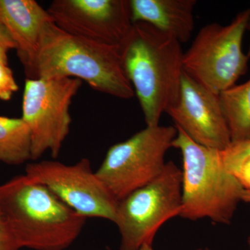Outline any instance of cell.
<instances>
[{"label": "cell", "mask_w": 250, "mask_h": 250, "mask_svg": "<svg viewBox=\"0 0 250 250\" xmlns=\"http://www.w3.org/2000/svg\"><path fill=\"white\" fill-rule=\"evenodd\" d=\"M120 49L146 126H157L162 115L179 100L184 71L181 42L147 23L138 22L133 23Z\"/></svg>", "instance_id": "cell-1"}, {"label": "cell", "mask_w": 250, "mask_h": 250, "mask_svg": "<svg viewBox=\"0 0 250 250\" xmlns=\"http://www.w3.org/2000/svg\"><path fill=\"white\" fill-rule=\"evenodd\" d=\"M27 79L68 77L84 81L93 90L124 100L135 92L118 47L95 43L47 23L35 57L24 67Z\"/></svg>", "instance_id": "cell-2"}, {"label": "cell", "mask_w": 250, "mask_h": 250, "mask_svg": "<svg viewBox=\"0 0 250 250\" xmlns=\"http://www.w3.org/2000/svg\"><path fill=\"white\" fill-rule=\"evenodd\" d=\"M0 207L21 249L66 250L80 236L86 222L25 174L0 185Z\"/></svg>", "instance_id": "cell-3"}, {"label": "cell", "mask_w": 250, "mask_h": 250, "mask_svg": "<svg viewBox=\"0 0 250 250\" xmlns=\"http://www.w3.org/2000/svg\"><path fill=\"white\" fill-rule=\"evenodd\" d=\"M176 128L172 147L180 150L183 161L179 216L191 221L208 218L215 223L229 225L244 189L224 166L221 150L200 146Z\"/></svg>", "instance_id": "cell-4"}, {"label": "cell", "mask_w": 250, "mask_h": 250, "mask_svg": "<svg viewBox=\"0 0 250 250\" xmlns=\"http://www.w3.org/2000/svg\"><path fill=\"white\" fill-rule=\"evenodd\" d=\"M250 22V9L237 14L229 24L202 27L184 53V71L217 95L235 85L248 71V55L242 49Z\"/></svg>", "instance_id": "cell-5"}, {"label": "cell", "mask_w": 250, "mask_h": 250, "mask_svg": "<svg viewBox=\"0 0 250 250\" xmlns=\"http://www.w3.org/2000/svg\"><path fill=\"white\" fill-rule=\"evenodd\" d=\"M182 204V170L170 161L151 183L118 202L113 223L121 236L120 250L152 246L161 227L180 215Z\"/></svg>", "instance_id": "cell-6"}, {"label": "cell", "mask_w": 250, "mask_h": 250, "mask_svg": "<svg viewBox=\"0 0 250 250\" xmlns=\"http://www.w3.org/2000/svg\"><path fill=\"white\" fill-rule=\"evenodd\" d=\"M177 134L174 126H147L108 149L95 171L118 202L151 183L166 166L165 156Z\"/></svg>", "instance_id": "cell-7"}, {"label": "cell", "mask_w": 250, "mask_h": 250, "mask_svg": "<svg viewBox=\"0 0 250 250\" xmlns=\"http://www.w3.org/2000/svg\"><path fill=\"white\" fill-rule=\"evenodd\" d=\"M82 85L68 77L26 79L22 99L23 121L30 129L31 160L49 152L57 159L70 133V106Z\"/></svg>", "instance_id": "cell-8"}, {"label": "cell", "mask_w": 250, "mask_h": 250, "mask_svg": "<svg viewBox=\"0 0 250 250\" xmlns=\"http://www.w3.org/2000/svg\"><path fill=\"white\" fill-rule=\"evenodd\" d=\"M25 174L45 186L82 216L114 222L118 202L93 170L87 158L73 164L55 159L36 161L27 164Z\"/></svg>", "instance_id": "cell-9"}, {"label": "cell", "mask_w": 250, "mask_h": 250, "mask_svg": "<svg viewBox=\"0 0 250 250\" xmlns=\"http://www.w3.org/2000/svg\"><path fill=\"white\" fill-rule=\"evenodd\" d=\"M47 11L65 32L118 48L133 27L130 0H54Z\"/></svg>", "instance_id": "cell-10"}, {"label": "cell", "mask_w": 250, "mask_h": 250, "mask_svg": "<svg viewBox=\"0 0 250 250\" xmlns=\"http://www.w3.org/2000/svg\"><path fill=\"white\" fill-rule=\"evenodd\" d=\"M166 113L194 142L223 150L231 143L220 96L183 71L177 103Z\"/></svg>", "instance_id": "cell-11"}, {"label": "cell", "mask_w": 250, "mask_h": 250, "mask_svg": "<svg viewBox=\"0 0 250 250\" xmlns=\"http://www.w3.org/2000/svg\"><path fill=\"white\" fill-rule=\"evenodd\" d=\"M0 22L14 41L24 68L35 57L44 27L54 21L34 0H0Z\"/></svg>", "instance_id": "cell-12"}, {"label": "cell", "mask_w": 250, "mask_h": 250, "mask_svg": "<svg viewBox=\"0 0 250 250\" xmlns=\"http://www.w3.org/2000/svg\"><path fill=\"white\" fill-rule=\"evenodd\" d=\"M195 0H130L133 23H147L187 42L194 29Z\"/></svg>", "instance_id": "cell-13"}, {"label": "cell", "mask_w": 250, "mask_h": 250, "mask_svg": "<svg viewBox=\"0 0 250 250\" xmlns=\"http://www.w3.org/2000/svg\"><path fill=\"white\" fill-rule=\"evenodd\" d=\"M231 143L250 140V80L219 95Z\"/></svg>", "instance_id": "cell-14"}, {"label": "cell", "mask_w": 250, "mask_h": 250, "mask_svg": "<svg viewBox=\"0 0 250 250\" xmlns=\"http://www.w3.org/2000/svg\"><path fill=\"white\" fill-rule=\"evenodd\" d=\"M31 160L30 129L22 118L0 116V163L18 166Z\"/></svg>", "instance_id": "cell-15"}, {"label": "cell", "mask_w": 250, "mask_h": 250, "mask_svg": "<svg viewBox=\"0 0 250 250\" xmlns=\"http://www.w3.org/2000/svg\"><path fill=\"white\" fill-rule=\"evenodd\" d=\"M250 156V140L231 143L226 149L221 150V158L224 166L230 173L239 163Z\"/></svg>", "instance_id": "cell-16"}, {"label": "cell", "mask_w": 250, "mask_h": 250, "mask_svg": "<svg viewBox=\"0 0 250 250\" xmlns=\"http://www.w3.org/2000/svg\"><path fill=\"white\" fill-rule=\"evenodd\" d=\"M19 87L7 62L0 61V100L9 101Z\"/></svg>", "instance_id": "cell-17"}, {"label": "cell", "mask_w": 250, "mask_h": 250, "mask_svg": "<svg viewBox=\"0 0 250 250\" xmlns=\"http://www.w3.org/2000/svg\"><path fill=\"white\" fill-rule=\"evenodd\" d=\"M21 249L9 224L0 207V250Z\"/></svg>", "instance_id": "cell-18"}, {"label": "cell", "mask_w": 250, "mask_h": 250, "mask_svg": "<svg viewBox=\"0 0 250 250\" xmlns=\"http://www.w3.org/2000/svg\"><path fill=\"white\" fill-rule=\"evenodd\" d=\"M231 173L236 177L244 190L250 189V156L243 159Z\"/></svg>", "instance_id": "cell-19"}, {"label": "cell", "mask_w": 250, "mask_h": 250, "mask_svg": "<svg viewBox=\"0 0 250 250\" xmlns=\"http://www.w3.org/2000/svg\"><path fill=\"white\" fill-rule=\"evenodd\" d=\"M0 45L4 46L10 49H16L14 41H13L9 33L1 22H0Z\"/></svg>", "instance_id": "cell-20"}, {"label": "cell", "mask_w": 250, "mask_h": 250, "mask_svg": "<svg viewBox=\"0 0 250 250\" xmlns=\"http://www.w3.org/2000/svg\"><path fill=\"white\" fill-rule=\"evenodd\" d=\"M9 49L4 46L0 45V61L8 62L7 52Z\"/></svg>", "instance_id": "cell-21"}, {"label": "cell", "mask_w": 250, "mask_h": 250, "mask_svg": "<svg viewBox=\"0 0 250 250\" xmlns=\"http://www.w3.org/2000/svg\"><path fill=\"white\" fill-rule=\"evenodd\" d=\"M241 200L242 202H246L248 205H250V190H243Z\"/></svg>", "instance_id": "cell-22"}, {"label": "cell", "mask_w": 250, "mask_h": 250, "mask_svg": "<svg viewBox=\"0 0 250 250\" xmlns=\"http://www.w3.org/2000/svg\"><path fill=\"white\" fill-rule=\"evenodd\" d=\"M139 250H154L152 246H144L141 247ZM194 250H203V249H197Z\"/></svg>", "instance_id": "cell-23"}, {"label": "cell", "mask_w": 250, "mask_h": 250, "mask_svg": "<svg viewBox=\"0 0 250 250\" xmlns=\"http://www.w3.org/2000/svg\"><path fill=\"white\" fill-rule=\"evenodd\" d=\"M249 26L250 27V22L249 23ZM247 55H248V58H250V47H249V49H248V54H247Z\"/></svg>", "instance_id": "cell-24"}, {"label": "cell", "mask_w": 250, "mask_h": 250, "mask_svg": "<svg viewBox=\"0 0 250 250\" xmlns=\"http://www.w3.org/2000/svg\"><path fill=\"white\" fill-rule=\"evenodd\" d=\"M248 247H249V250H250V235L249 237H248Z\"/></svg>", "instance_id": "cell-25"}, {"label": "cell", "mask_w": 250, "mask_h": 250, "mask_svg": "<svg viewBox=\"0 0 250 250\" xmlns=\"http://www.w3.org/2000/svg\"><path fill=\"white\" fill-rule=\"evenodd\" d=\"M203 250H211L209 249V248H205V249H203Z\"/></svg>", "instance_id": "cell-26"}]
</instances>
